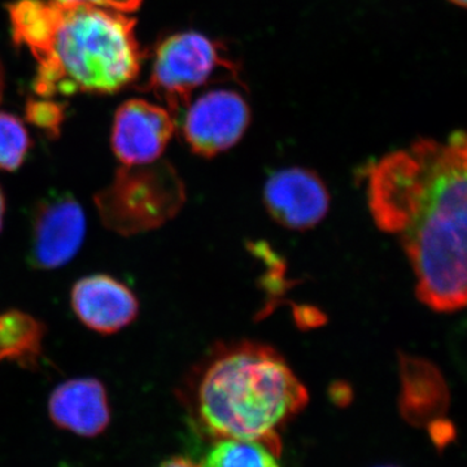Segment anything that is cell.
<instances>
[{"label":"cell","instance_id":"obj_1","mask_svg":"<svg viewBox=\"0 0 467 467\" xmlns=\"http://www.w3.org/2000/svg\"><path fill=\"white\" fill-rule=\"evenodd\" d=\"M466 137L420 140L384 156L368 174L378 227L398 236L418 299L436 312L466 304Z\"/></svg>","mask_w":467,"mask_h":467},{"label":"cell","instance_id":"obj_2","mask_svg":"<svg viewBox=\"0 0 467 467\" xmlns=\"http://www.w3.org/2000/svg\"><path fill=\"white\" fill-rule=\"evenodd\" d=\"M12 36L36 61L43 98L109 94L140 75L143 54L135 20L124 12L57 0H17L8 7Z\"/></svg>","mask_w":467,"mask_h":467},{"label":"cell","instance_id":"obj_3","mask_svg":"<svg viewBox=\"0 0 467 467\" xmlns=\"http://www.w3.org/2000/svg\"><path fill=\"white\" fill-rule=\"evenodd\" d=\"M192 377L193 409L209 435L264 441L279 454V427L309 401L284 356L266 344H218Z\"/></svg>","mask_w":467,"mask_h":467},{"label":"cell","instance_id":"obj_4","mask_svg":"<svg viewBox=\"0 0 467 467\" xmlns=\"http://www.w3.org/2000/svg\"><path fill=\"white\" fill-rule=\"evenodd\" d=\"M186 192L168 162L119 168L112 182L95 195L103 225L131 236L159 229L182 208Z\"/></svg>","mask_w":467,"mask_h":467},{"label":"cell","instance_id":"obj_5","mask_svg":"<svg viewBox=\"0 0 467 467\" xmlns=\"http://www.w3.org/2000/svg\"><path fill=\"white\" fill-rule=\"evenodd\" d=\"M223 67L232 70L233 64L223 57L217 43L199 33L174 34L156 48L149 90L173 115L189 106L192 92Z\"/></svg>","mask_w":467,"mask_h":467},{"label":"cell","instance_id":"obj_6","mask_svg":"<svg viewBox=\"0 0 467 467\" xmlns=\"http://www.w3.org/2000/svg\"><path fill=\"white\" fill-rule=\"evenodd\" d=\"M187 107L184 140L193 153L204 158H213L232 149L250 125V107L234 90L209 91Z\"/></svg>","mask_w":467,"mask_h":467},{"label":"cell","instance_id":"obj_7","mask_svg":"<svg viewBox=\"0 0 467 467\" xmlns=\"http://www.w3.org/2000/svg\"><path fill=\"white\" fill-rule=\"evenodd\" d=\"M86 227L85 211L73 196L43 199L33 214L29 250L32 265L41 270L67 265L81 250Z\"/></svg>","mask_w":467,"mask_h":467},{"label":"cell","instance_id":"obj_8","mask_svg":"<svg viewBox=\"0 0 467 467\" xmlns=\"http://www.w3.org/2000/svg\"><path fill=\"white\" fill-rule=\"evenodd\" d=\"M175 130L174 117L143 99L125 101L113 121L112 150L126 167L158 161Z\"/></svg>","mask_w":467,"mask_h":467},{"label":"cell","instance_id":"obj_9","mask_svg":"<svg viewBox=\"0 0 467 467\" xmlns=\"http://www.w3.org/2000/svg\"><path fill=\"white\" fill-rule=\"evenodd\" d=\"M264 204L279 225L303 232L324 220L330 208V193L315 171L287 168L266 181Z\"/></svg>","mask_w":467,"mask_h":467},{"label":"cell","instance_id":"obj_10","mask_svg":"<svg viewBox=\"0 0 467 467\" xmlns=\"http://www.w3.org/2000/svg\"><path fill=\"white\" fill-rule=\"evenodd\" d=\"M77 318L99 334H115L133 324L140 303L128 285L109 275H91L77 281L70 292Z\"/></svg>","mask_w":467,"mask_h":467},{"label":"cell","instance_id":"obj_11","mask_svg":"<svg viewBox=\"0 0 467 467\" xmlns=\"http://www.w3.org/2000/svg\"><path fill=\"white\" fill-rule=\"evenodd\" d=\"M54 425L82 438L103 434L110 422L109 393L95 378H75L58 384L48 399Z\"/></svg>","mask_w":467,"mask_h":467},{"label":"cell","instance_id":"obj_12","mask_svg":"<svg viewBox=\"0 0 467 467\" xmlns=\"http://www.w3.org/2000/svg\"><path fill=\"white\" fill-rule=\"evenodd\" d=\"M45 330L41 322L21 310L0 315V362L32 365L42 353Z\"/></svg>","mask_w":467,"mask_h":467},{"label":"cell","instance_id":"obj_13","mask_svg":"<svg viewBox=\"0 0 467 467\" xmlns=\"http://www.w3.org/2000/svg\"><path fill=\"white\" fill-rule=\"evenodd\" d=\"M279 457L264 441L217 439L201 467H282Z\"/></svg>","mask_w":467,"mask_h":467},{"label":"cell","instance_id":"obj_14","mask_svg":"<svg viewBox=\"0 0 467 467\" xmlns=\"http://www.w3.org/2000/svg\"><path fill=\"white\" fill-rule=\"evenodd\" d=\"M30 142L26 126L17 117L0 113V171H14L23 165Z\"/></svg>","mask_w":467,"mask_h":467},{"label":"cell","instance_id":"obj_15","mask_svg":"<svg viewBox=\"0 0 467 467\" xmlns=\"http://www.w3.org/2000/svg\"><path fill=\"white\" fill-rule=\"evenodd\" d=\"M27 119L48 135H58L63 124V107L50 100H33L27 104Z\"/></svg>","mask_w":467,"mask_h":467},{"label":"cell","instance_id":"obj_16","mask_svg":"<svg viewBox=\"0 0 467 467\" xmlns=\"http://www.w3.org/2000/svg\"><path fill=\"white\" fill-rule=\"evenodd\" d=\"M61 3H84V5H98V7L109 8L113 11L130 14L140 7L142 0H57Z\"/></svg>","mask_w":467,"mask_h":467},{"label":"cell","instance_id":"obj_17","mask_svg":"<svg viewBox=\"0 0 467 467\" xmlns=\"http://www.w3.org/2000/svg\"><path fill=\"white\" fill-rule=\"evenodd\" d=\"M159 467H201L192 462V460L183 459V457H174L168 461H164Z\"/></svg>","mask_w":467,"mask_h":467},{"label":"cell","instance_id":"obj_18","mask_svg":"<svg viewBox=\"0 0 467 467\" xmlns=\"http://www.w3.org/2000/svg\"><path fill=\"white\" fill-rule=\"evenodd\" d=\"M5 193H3L2 187H0V232L3 229V221H5Z\"/></svg>","mask_w":467,"mask_h":467},{"label":"cell","instance_id":"obj_19","mask_svg":"<svg viewBox=\"0 0 467 467\" xmlns=\"http://www.w3.org/2000/svg\"><path fill=\"white\" fill-rule=\"evenodd\" d=\"M454 5H461V7H466V0H451Z\"/></svg>","mask_w":467,"mask_h":467},{"label":"cell","instance_id":"obj_20","mask_svg":"<svg viewBox=\"0 0 467 467\" xmlns=\"http://www.w3.org/2000/svg\"><path fill=\"white\" fill-rule=\"evenodd\" d=\"M0 92H2V73H0Z\"/></svg>","mask_w":467,"mask_h":467},{"label":"cell","instance_id":"obj_21","mask_svg":"<svg viewBox=\"0 0 467 467\" xmlns=\"http://www.w3.org/2000/svg\"><path fill=\"white\" fill-rule=\"evenodd\" d=\"M383 467H393V466H383Z\"/></svg>","mask_w":467,"mask_h":467}]
</instances>
